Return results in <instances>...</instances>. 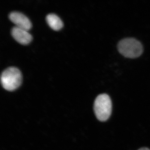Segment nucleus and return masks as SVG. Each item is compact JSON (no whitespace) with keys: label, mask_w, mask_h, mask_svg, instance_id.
<instances>
[{"label":"nucleus","mask_w":150,"mask_h":150,"mask_svg":"<svg viewBox=\"0 0 150 150\" xmlns=\"http://www.w3.org/2000/svg\"><path fill=\"white\" fill-rule=\"evenodd\" d=\"M94 111L97 118L99 121L104 122L108 120L112 112V101L106 94H100L95 100Z\"/></svg>","instance_id":"nucleus-1"},{"label":"nucleus","mask_w":150,"mask_h":150,"mask_svg":"<svg viewBox=\"0 0 150 150\" xmlns=\"http://www.w3.org/2000/svg\"><path fill=\"white\" fill-rule=\"evenodd\" d=\"M118 49L121 55L130 59L139 57L143 52L142 43L133 38L122 39L118 43Z\"/></svg>","instance_id":"nucleus-2"},{"label":"nucleus","mask_w":150,"mask_h":150,"mask_svg":"<svg viewBox=\"0 0 150 150\" xmlns=\"http://www.w3.org/2000/svg\"><path fill=\"white\" fill-rule=\"evenodd\" d=\"M1 79L4 88L8 91H13L17 88L21 83V73L16 67H8L2 73Z\"/></svg>","instance_id":"nucleus-3"},{"label":"nucleus","mask_w":150,"mask_h":150,"mask_svg":"<svg viewBox=\"0 0 150 150\" xmlns=\"http://www.w3.org/2000/svg\"><path fill=\"white\" fill-rule=\"evenodd\" d=\"M9 18L11 21L16 25V26L23 29L28 30L32 26L28 18L21 13L12 12L9 15Z\"/></svg>","instance_id":"nucleus-4"},{"label":"nucleus","mask_w":150,"mask_h":150,"mask_svg":"<svg viewBox=\"0 0 150 150\" xmlns=\"http://www.w3.org/2000/svg\"><path fill=\"white\" fill-rule=\"evenodd\" d=\"M11 33L13 38L21 44L26 45L32 40V35L28 30L16 26L12 28Z\"/></svg>","instance_id":"nucleus-5"},{"label":"nucleus","mask_w":150,"mask_h":150,"mask_svg":"<svg viewBox=\"0 0 150 150\" xmlns=\"http://www.w3.org/2000/svg\"><path fill=\"white\" fill-rule=\"evenodd\" d=\"M46 19L49 26L54 30H59L63 27V23L62 20L55 14H48L46 16Z\"/></svg>","instance_id":"nucleus-6"},{"label":"nucleus","mask_w":150,"mask_h":150,"mask_svg":"<svg viewBox=\"0 0 150 150\" xmlns=\"http://www.w3.org/2000/svg\"><path fill=\"white\" fill-rule=\"evenodd\" d=\"M138 150H150L149 149H148L147 148L144 147L142 148L141 149H139Z\"/></svg>","instance_id":"nucleus-7"}]
</instances>
